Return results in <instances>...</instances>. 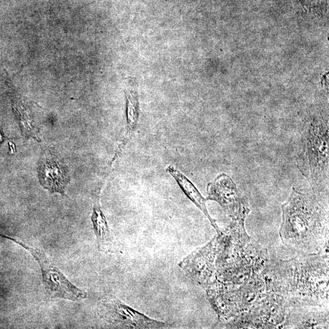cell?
<instances>
[{
    "instance_id": "1",
    "label": "cell",
    "mask_w": 329,
    "mask_h": 329,
    "mask_svg": "<svg viewBox=\"0 0 329 329\" xmlns=\"http://www.w3.org/2000/svg\"><path fill=\"white\" fill-rule=\"evenodd\" d=\"M262 273L268 290L282 296L290 308L328 303V254H303L267 264Z\"/></svg>"
},
{
    "instance_id": "2",
    "label": "cell",
    "mask_w": 329,
    "mask_h": 329,
    "mask_svg": "<svg viewBox=\"0 0 329 329\" xmlns=\"http://www.w3.org/2000/svg\"><path fill=\"white\" fill-rule=\"evenodd\" d=\"M279 230L283 244L305 254L327 252L329 242L328 211L316 195L302 193L293 187L282 206Z\"/></svg>"
},
{
    "instance_id": "3",
    "label": "cell",
    "mask_w": 329,
    "mask_h": 329,
    "mask_svg": "<svg viewBox=\"0 0 329 329\" xmlns=\"http://www.w3.org/2000/svg\"><path fill=\"white\" fill-rule=\"evenodd\" d=\"M219 247L215 260L217 279L242 285L260 274L268 264V254L247 235L245 224L231 222L217 233Z\"/></svg>"
},
{
    "instance_id": "4",
    "label": "cell",
    "mask_w": 329,
    "mask_h": 329,
    "mask_svg": "<svg viewBox=\"0 0 329 329\" xmlns=\"http://www.w3.org/2000/svg\"><path fill=\"white\" fill-rule=\"evenodd\" d=\"M329 131L328 118L313 116L303 125L299 141L296 163L315 194H328Z\"/></svg>"
},
{
    "instance_id": "5",
    "label": "cell",
    "mask_w": 329,
    "mask_h": 329,
    "mask_svg": "<svg viewBox=\"0 0 329 329\" xmlns=\"http://www.w3.org/2000/svg\"><path fill=\"white\" fill-rule=\"evenodd\" d=\"M290 307L282 296L268 290L247 312L232 319L235 328L275 329L283 327Z\"/></svg>"
},
{
    "instance_id": "6",
    "label": "cell",
    "mask_w": 329,
    "mask_h": 329,
    "mask_svg": "<svg viewBox=\"0 0 329 329\" xmlns=\"http://www.w3.org/2000/svg\"><path fill=\"white\" fill-rule=\"evenodd\" d=\"M0 237L19 245L32 255L41 268L43 285L50 297L72 301H80L87 298V293L72 284L42 250L27 246L24 243L6 235L0 234Z\"/></svg>"
},
{
    "instance_id": "7",
    "label": "cell",
    "mask_w": 329,
    "mask_h": 329,
    "mask_svg": "<svg viewBox=\"0 0 329 329\" xmlns=\"http://www.w3.org/2000/svg\"><path fill=\"white\" fill-rule=\"evenodd\" d=\"M99 315L118 328L168 329L170 324L154 320L134 309L113 296L103 298L99 303Z\"/></svg>"
},
{
    "instance_id": "8",
    "label": "cell",
    "mask_w": 329,
    "mask_h": 329,
    "mask_svg": "<svg viewBox=\"0 0 329 329\" xmlns=\"http://www.w3.org/2000/svg\"><path fill=\"white\" fill-rule=\"evenodd\" d=\"M207 199L219 203L232 222L245 224L250 212L249 204L229 176L220 174L207 185Z\"/></svg>"
},
{
    "instance_id": "9",
    "label": "cell",
    "mask_w": 329,
    "mask_h": 329,
    "mask_svg": "<svg viewBox=\"0 0 329 329\" xmlns=\"http://www.w3.org/2000/svg\"><path fill=\"white\" fill-rule=\"evenodd\" d=\"M218 247L217 235L206 246L194 250L179 263L187 276L205 289L218 279L215 267Z\"/></svg>"
},
{
    "instance_id": "10",
    "label": "cell",
    "mask_w": 329,
    "mask_h": 329,
    "mask_svg": "<svg viewBox=\"0 0 329 329\" xmlns=\"http://www.w3.org/2000/svg\"><path fill=\"white\" fill-rule=\"evenodd\" d=\"M207 298L222 320H231L243 313L239 288L217 279L206 289Z\"/></svg>"
},
{
    "instance_id": "11",
    "label": "cell",
    "mask_w": 329,
    "mask_h": 329,
    "mask_svg": "<svg viewBox=\"0 0 329 329\" xmlns=\"http://www.w3.org/2000/svg\"><path fill=\"white\" fill-rule=\"evenodd\" d=\"M316 306L290 308L283 327L293 329L326 328L329 323L328 311L314 309Z\"/></svg>"
},
{
    "instance_id": "12",
    "label": "cell",
    "mask_w": 329,
    "mask_h": 329,
    "mask_svg": "<svg viewBox=\"0 0 329 329\" xmlns=\"http://www.w3.org/2000/svg\"><path fill=\"white\" fill-rule=\"evenodd\" d=\"M39 174L40 183L45 189L52 193L57 192L64 195L69 177L60 162L52 158H45L40 164Z\"/></svg>"
},
{
    "instance_id": "13",
    "label": "cell",
    "mask_w": 329,
    "mask_h": 329,
    "mask_svg": "<svg viewBox=\"0 0 329 329\" xmlns=\"http://www.w3.org/2000/svg\"><path fill=\"white\" fill-rule=\"evenodd\" d=\"M168 173L173 177L179 186H180L182 191L186 194V196L193 202L198 208L201 210L202 213L206 215L207 219L213 226L217 232H219L220 228L215 222V220L212 219L209 215L206 207L207 199H205L199 192L197 191L195 186H194L189 179H187L180 171L177 170L173 166H169L167 168Z\"/></svg>"
},
{
    "instance_id": "14",
    "label": "cell",
    "mask_w": 329,
    "mask_h": 329,
    "mask_svg": "<svg viewBox=\"0 0 329 329\" xmlns=\"http://www.w3.org/2000/svg\"><path fill=\"white\" fill-rule=\"evenodd\" d=\"M92 221L99 250L102 252L110 251L113 246V239L98 199H96L94 202Z\"/></svg>"
},
{
    "instance_id": "15",
    "label": "cell",
    "mask_w": 329,
    "mask_h": 329,
    "mask_svg": "<svg viewBox=\"0 0 329 329\" xmlns=\"http://www.w3.org/2000/svg\"><path fill=\"white\" fill-rule=\"evenodd\" d=\"M127 99V108H126V115H127V136H131L135 131L137 125L139 114V108L138 99L135 93L130 92L126 95Z\"/></svg>"
},
{
    "instance_id": "16",
    "label": "cell",
    "mask_w": 329,
    "mask_h": 329,
    "mask_svg": "<svg viewBox=\"0 0 329 329\" xmlns=\"http://www.w3.org/2000/svg\"><path fill=\"white\" fill-rule=\"evenodd\" d=\"M16 111L18 115L21 122L23 130L26 133L27 135L32 136L34 135V131H33V127L32 125V120L26 110H24V107L16 108Z\"/></svg>"
},
{
    "instance_id": "17",
    "label": "cell",
    "mask_w": 329,
    "mask_h": 329,
    "mask_svg": "<svg viewBox=\"0 0 329 329\" xmlns=\"http://www.w3.org/2000/svg\"><path fill=\"white\" fill-rule=\"evenodd\" d=\"M2 140H3V136H2L1 132L0 131V143L2 142Z\"/></svg>"
}]
</instances>
